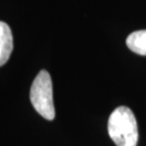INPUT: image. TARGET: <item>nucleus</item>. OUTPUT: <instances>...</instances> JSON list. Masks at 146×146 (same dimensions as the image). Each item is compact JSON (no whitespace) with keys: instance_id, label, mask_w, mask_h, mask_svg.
Listing matches in <instances>:
<instances>
[{"instance_id":"nucleus-4","label":"nucleus","mask_w":146,"mask_h":146,"mask_svg":"<svg viewBox=\"0 0 146 146\" xmlns=\"http://www.w3.org/2000/svg\"><path fill=\"white\" fill-rule=\"evenodd\" d=\"M126 46L130 50L142 56H146V30H137L126 38Z\"/></svg>"},{"instance_id":"nucleus-1","label":"nucleus","mask_w":146,"mask_h":146,"mask_svg":"<svg viewBox=\"0 0 146 146\" xmlns=\"http://www.w3.org/2000/svg\"><path fill=\"white\" fill-rule=\"evenodd\" d=\"M108 130L116 146H137L138 144V123L134 113L128 107L119 106L110 114Z\"/></svg>"},{"instance_id":"nucleus-3","label":"nucleus","mask_w":146,"mask_h":146,"mask_svg":"<svg viewBox=\"0 0 146 146\" xmlns=\"http://www.w3.org/2000/svg\"><path fill=\"white\" fill-rule=\"evenodd\" d=\"M12 48L13 41L11 30L5 22L0 21V67L5 65L10 59Z\"/></svg>"},{"instance_id":"nucleus-2","label":"nucleus","mask_w":146,"mask_h":146,"mask_svg":"<svg viewBox=\"0 0 146 146\" xmlns=\"http://www.w3.org/2000/svg\"><path fill=\"white\" fill-rule=\"evenodd\" d=\"M30 102L35 110L48 120L55 119L52 80L46 70H41L30 88Z\"/></svg>"}]
</instances>
